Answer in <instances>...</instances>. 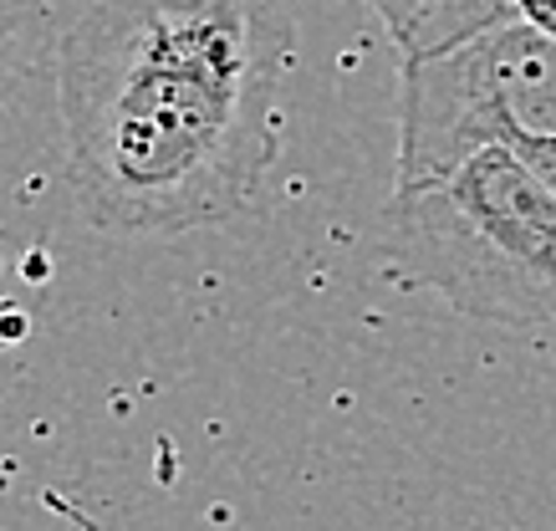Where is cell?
I'll return each mask as SVG.
<instances>
[{
  "mask_svg": "<svg viewBox=\"0 0 556 531\" xmlns=\"http://www.w3.org/2000/svg\"><path fill=\"white\" fill-rule=\"evenodd\" d=\"M11 83H16V21L0 5V103H5Z\"/></svg>",
  "mask_w": 556,
  "mask_h": 531,
  "instance_id": "obj_5",
  "label": "cell"
},
{
  "mask_svg": "<svg viewBox=\"0 0 556 531\" xmlns=\"http://www.w3.org/2000/svg\"><path fill=\"white\" fill-rule=\"evenodd\" d=\"M383 236L393 261L465 317L556 323V189L510 149H475L424 185H399Z\"/></svg>",
  "mask_w": 556,
  "mask_h": 531,
  "instance_id": "obj_2",
  "label": "cell"
},
{
  "mask_svg": "<svg viewBox=\"0 0 556 531\" xmlns=\"http://www.w3.org/2000/svg\"><path fill=\"white\" fill-rule=\"evenodd\" d=\"M368 11H372L378 21H383L388 36H393V41L404 47L408 36L419 31L424 21H429V16L439 11V0H368Z\"/></svg>",
  "mask_w": 556,
  "mask_h": 531,
  "instance_id": "obj_4",
  "label": "cell"
},
{
  "mask_svg": "<svg viewBox=\"0 0 556 531\" xmlns=\"http://www.w3.org/2000/svg\"><path fill=\"white\" fill-rule=\"evenodd\" d=\"M475 149H510L556 189V31L510 16L404 56L399 185H424Z\"/></svg>",
  "mask_w": 556,
  "mask_h": 531,
  "instance_id": "obj_3",
  "label": "cell"
},
{
  "mask_svg": "<svg viewBox=\"0 0 556 531\" xmlns=\"http://www.w3.org/2000/svg\"><path fill=\"white\" fill-rule=\"evenodd\" d=\"M281 0H98L56 56L87 225L174 236L245 215L281 143Z\"/></svg>",
  "mask_w": 556,
  "mask_h": 531,
  "instance_id": "obj_1",
  "label": "cell"
}]
</instances>
